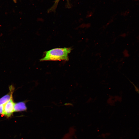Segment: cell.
<instances>
[{
    "mask_svg": "<svg viewBox=\"0 0 139 139\" xmlns=\"http://www.w3.org/2000/svg\"><path fill=\"white\" fill-rule=\"evenodd\" d=\"M72 49L70 48H57L46 51L45 56L40 59L41 61L48 60L68 61V54Z\"/></svg>",
    "mask_w": 139,
    "mask_h": 139,
    "instance_id": "6da1fadb",
    "label": "cell"
},
{
    "mask_svg": "<svg viewBox=\"0 0 139 139\" xmlns=\"http://www.w3.org/2000/svg\"><path fill=\"white\" fill-rule=\"evenodd\" d=\"M14 104L12 98L4 104L3 115L8 117H10L14 112Z\"/></svg>",
    "mask_w": 139,
    "mask_h": 139,
    "instance_id": "7a4b0ae2",
    "label": "cell"
},
{
    "mask_svg": "<svg viewBox=\"0 0 139 139\" xmlns=\"http://www.w3.org/2000/svg\"><path fill=\"white\" fill-rule=\"evenodd\" d=\"M10 93L4 96L0 99V105H4L12 98V94L13 92L12 87H10Z\"/></svg>",
    "mask_w": 139,
    "mask_h": 139,
    "instance_id": "3957f363",
    "label": "cell"
},
{
    "mask_svg": "<svg viewBox=\"0 0 139 139\" xmlns=\"http://www.w3.org/2000/svg\"><path fill=\"white\" fill-rule=\"evenodd\" d=\"M14 112L24 111L27 109V107L24 102H22L15 103Z\"/></svg>",
    "mask_w": 139,
    "mask_h": 139,
    "instance_id": "277c9868",
    "label": "cell"
},
{
    "mask_svg": "<svg viewBox=\"0 0 139 139\" xmlns=\"http://www.w3.org/2000/svg\"><path fill=\"white\" fill-rule=\"evenodd\" d=\"M60 0H56L53 6L50 9V10L54 11L55 10L58 4L59 1Z\"/></svg>",
    "mask_w": 139,
    "mask_h": 139,
    "instance_id": "5b68a950",
    "label": "cell"
},
{
    "mask_svg": "<svg viewBox=\"0 0 139 139\" xmlns=\"http://www.w3.org/2000/svg\"><path fill=\"white\" fill-rule=\"evenodd\" d=\"M4 105H0V114L3 115Z\"/></svg>",
    "mask_w": 139,
    "mask_h": 139,
    "instance_id": "8992f818",
    "label": "cell"
},
{
    "mask_svg": "<svg viewBox=\"0 0 139 139\" xmlns=\"http://www.w3.org/2000/svg\"><path fill=\"white\" fill-rule=\"evenodd\" d=\"M134 86L135 87V90L139 94V90L137 88V87L134 84H133Z\"/></svg>",
    "mask_w": 139,
    "mask_h": 139,
    "instance_id": "52a82bcc",
    "label": "cell"
}]
</instances>
